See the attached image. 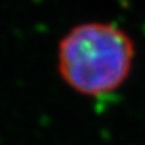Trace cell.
Instances as JSON below:
<instances>
[{
    "label": "cell",
    "instance_id": "6da1fadb",
    "mask_svg": "<svg viewBox=\"0 0 145 145\" xmlns=\"http://www.w3.org/2000/svg\"><path fill=\"white\" fill-rule=\"evenodd\" d=\"M135 59L131 35L113 23L86 21L59 40L56 69L62 82L86 97L116 92L128 79Z\"/></svg>",
    "mask_w": 145,
    "mask_h": 145
}]
</instances>
